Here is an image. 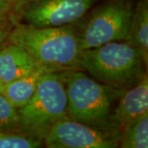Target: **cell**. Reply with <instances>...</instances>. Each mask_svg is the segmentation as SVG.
I'll list each match as a JSON object with an SVG mask.
<instances>
[{
  "label": "cell",
  "mask_w": 148,
  "mask_h": 148,
  "mask_svg": "<svg viewBox=\"0 0 148 148\" xmlns=\"http://www.w3.org/2000/svg\"><path fill=\"white\" fill-rule=\"evenodd\" d=\"M11 44L23 48L40 64L61 72L78 66V32L69 25L58 27H16L8 34Z\"/></svg>",
  "instance_id": "6da1fadb"
},
{
  "label": "cell",
  "mask_w": 148,
  "mask_h": 148,
  "mask_svg": "<svg viewBox=\"0 0 148 148\" xmlns=\"http://www.w3.org/2000/svg\"><path fill=\"white\" fill-rule=\"evenodd\" d=\"M64 74L69 119L112 132L111 109L125 90L103 84L80 72Z\"/></svg>",
  "instance_id": "7a4b0ae2"
},
{
  "label": "cell",
  "mask_w": 148,
  "mask_h": 148,
  "mask_svg": "<svg viewBox=\"0 0 148 148\" xmlns=\"http://www.w3.org/2000/svg\"><path fill=\"white\" fill-rule=\"evenodd\" d=\"M144 64L141 52L127 41H113L83 49L78 57V66L96 81L123 90L143 77Z\"/></svg>",
  "instance_id": "3957f363"
},
{
  "label": "cell",
  "mask_w": 148,
  "mask_h": 148,
  "mask_svg": "<svg viewBox=\"0 0 148 148\" xmlns=\"http://www.w3.org/2000/svg\"><path fill=\"white\" fill-rule=\"evenodd\" d=\"M58 73L44 74L30 101L18 110L21 132L42 140L56 122L69 118L64 74Z\"/></svg>",
  "instance_id": "277c9868"
},
{
  "label": "cell",
  "mask_w": 148,
  "mask_h": 148,
  "mask_svg": "<svg viewBox=\"0 0 148 148\" xmlns=\"http://www.w3.org/2000/svg\"><path fill=\"white\" fill-rule=\"evenodd\" d=\"M133 9L131 4L117 0L95 10L78 33L81 51L127 39Z\"/></svg>",
  "instance_id": "5b68a950"
},
{
  "label": "cell",
  "mask_w": 148,
  "mask_h": 148,
  "mask_svg": "<svg viewBox=\"0 0 148 148\" xmlns=\"http://www.w3.org/2000/svg\"><path fill=\"white\" fill-rule=\"evenodd\" d=\"M48 148H114L118 136L65 118L56 122L44 138Z\"/></svg>",
  "instance_id": "8992f818"
},
{
  "label": "cell",
  "mask_w": 148,
  "mask_h": 148,
  "mask_svg": "<svg viewBox=\"0 0 148 148\" xmlns=\"http://www.w3.org/2000/svg\"><path fill=\"white\" fill-rule=\"evenodd\" d=\"M95 0H36L22 13L25 25L58 27L80 20Z\"/></svg>",
  "instance_id": "52a82bcc"
},
{
  "label": "cell",
  "mask_w": 148,
  "mask_h": 148,
  "mask_svg": "<svg viewBox=\"0 0 148 148\" xmlns=\"http://www.w3.org/2000/svg\"><path fill=\"white\" fill-rule=\"evenodd\" d=\"M119 98L112 114V122L114 127L122 129L148 111L147 75L144 74L136 84L124 90Z\"/></svg>",
  "instance_id": "ba28073f"
},
{
  "label": "cell",
  "mask_w": 148,
  "mask_h": 148,
  "mask_svg": "<svg viewBox=\"0 0 148 148\" xmlns=\"http://www.w3.org/2000/svg\"><path fill=\"white\" fill-rule=\"evenodd\" d=\"M45 67L21 46L11 44L0 49V79L6 84Z\"/></svg>",
  "instance_id": "9c48e42d"
},
{
  "label": "cell",
  "mask_w": 148,
  "mask_h": 148,
  "mask_svg": "<svg viewBox=\"0 0 148 148\" xmlns=\"http://www.w3.org/2000/svg\"><path fill=\"white\" fill-rule=\"evenodd\" d=\"M48 72H57L48 67H42L31 73L4 84L2 94L8 101L19 110L27 104L36 90L38 82L44 74Z\"/></svg>",
  "instance_id": "30bf717a"
},
{
  "label": "cell",
  "mask_w": 148,
  "mask_h": 148,
  "mask_svg": "<svg viewBox=\"0 0 148 148\" xmlns=\"http://www.w3.org/2000/svg\"><path fill=\"white\" fill-rule=\"evenodd\" d=\"M142 53L144 63L148 61V7L146 0L141 1L133 10L126 40Z\"/></svg>",
  "instance_id": "8fae6325"
},
{
  "label": "cell",
  "mask_w": 148,
  "mask_h": 148,
  "mask_svg": "<svg viewBox=\"0 0 148 148\" xmlns=\"http://www.w3.org/2000/svg\"><path fill=\"white\" fill-rule=\"evenodd\" d=\"M120 147H148V112L138 117L121 129Z\"/></svg>",
  "instance_id": "7c38bea8"
},
{
  "label": "cell",
  "mask_w": 148,
  "mask_h": 148,
  "mask_svg": "<svg viewBox=\"0 0 148 148\" xmlns=\"http://www.w3.org/2000/svg\"><path fill=\"white\" fill-rule=\"evenodd\" d=\"M42 145V140L24 132L0 128V148H37Z\"/></svg>",
  "instance_id": "4fadbf2b"
},
{
  "label": "cell",
  "mask_w": 148,
  "mask_h": 148,
  "mask_svg": "<svg viewBox=\"0 0 148 148\" xmlns=\"http://www.w3.org/2000/svg\"><path fill=\"white\" fill-rule=\"evenodd\" d=\"M0 128L14 132L16 129L21 130L18 110L12 106L2 93H0Z\"/></svg>",
  "instance_id": "5bb4252c"
},
{
  "label": "cell",
  "mask_w": 148,
  "mask_h": 148,
  "mask_svg": "<svg viewBox=\"0 0 148 148\" xmlns=\"http://www.w3.org/2000/svg\"><path fill=\"white\" fill-rule=\"evenodd\" d=\"M12 3L7 0H0V25L7 18L8 14L9 13Z\"/></svg>",
  "instance_id": "9a60e30c"
},
{
  "label": "cell",
  "mask_w": 148,
  "mask_h": 148,
  "mask_svg": "<svg viewBox=\"0 0 148 148\" xmlns=\"http://www.w3.org/2000/svg\"><path fill=\"white\" fill-rule=\"evenodd\" d=\"M8 31L6 29L5 27H2L0 25V46L3 44L6 40V39L8 36Z\"/></svg>",
  "instance_id": "2e32d148"
},
{
  "label": "cell",
  "mask_w": 148,
  "mask_h": 148,
  "mask_svg": "<svg viewBox=\"0 0 148 148\" xmlns=\"http://www.w3.org/2000/svg\"><path fill=\"white\" fill-rule=\"evenodd\" d=\"M3 86H4V83L3 82V81L0 79V93H2L3 89Z\"/></svg>",
  "instance_id": "e0dca14e"
},
{
  "label": "cell",
  "mask_w": 148,
  "mask_h": 148,
  "mask_svg": "<svg viewBox=\"0 0 148 148\" xmlns=\"http://www.w3.org/2000/svg\"><path fill=\"white\" fill-rule=\"evenodd\" d=\"M7 1H8V2H10L11 3H12V2H13V1H15V0H7Z\"/></svg>",
  "instance_id": "ac0fdd59"
}]
</instances>
